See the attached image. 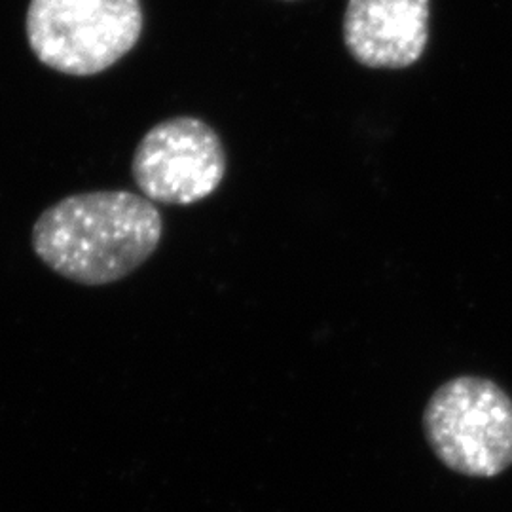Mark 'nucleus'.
Here are the masks:
<instances>
[{
  "label": "nucleus",
  "mask_w": 512,
  "mask_h": 512,
  "mask_svg": "<svg viewBox=\"0 0 512 512\" xmlns=\"http://www.w3.org/2000/svg\"><path fill=\"white\" fill-rule=\"evenodd\" d=\"M162 234V215L145 196L103 190L46 209L33 228V247L57 274L82 285H109L145 264Z\"/></svg>",
  "instance_id": "nucleus-1"
},
{
  "label": "nucleus",
  "mask_w": 512,
  "mask_h": 512,
  "mask_svg": "<svg viewBox=\"0 0 512 512\" xmlns=\"http://www.w3.org/2000/svg\"><path fill=\"white\" fill-rule=\"evenodd\" d=\"M25 31L38 61L93 76L128 55L143 33L141 0H31Z\"/></svg>",
  "instance_id": "nucleus-2"
},
{
  "label": "nucleus",
  "mask_w": 512,
  "mask_h": 512,
  "mask_svg": "<svg viewBox=\"0 0 512 512\" xmlns=\"http://www.w3.org/2000/svg\"><path fill=\"white\" fill-rule=\"evenodd\" d=\"M423 429L435 456L459 475L492 478L512 465V401L492 380L459 376L440 385Z\"/></svg>",
  "instance_id": "nucleus-3"
},
{
  "label": "nucleus",
  "mask_w": 512,
  "mask_h": 512,
  "mask_svg": "<svg viewBox=\"0 0 512 512\" xmlns=\"http://www.w3.org/2000/svg\"><path fill=\"white\" fill-rule=\"evenodd\" d=\"M131 173L150 202L192 205L209 198L226 173L219 133L194 116H177L150 129L135 148Z\"/></svg>",
  "instance_id": "nucleus-4"
},
{
  "label": "nucleus",
  "mask_w": 512,
  "mask_h": 512,
  "mask_svg": "<svg viewBox=\"0 0 512 512\" xmlns=\"http://www.w3.org/2000/svg\"><path fill=\"white\" fill-rule=\"evenodd\" d=\"M429 18L431 0H349L344 44L368 69H406L427 48Z\"/></svg>",
  "instance_id": "nucleus-5"
}]
</instances>
